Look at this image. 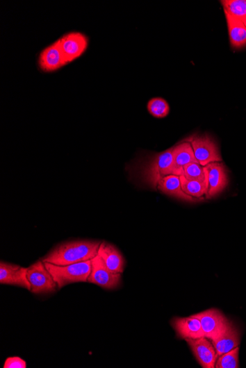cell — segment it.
<instances>
[{
	"label": "cell",
	"instance_id": "6da1fadb",
	"mask_svg": "<svg viewBox=\"0 0 246 368\" xmlns=\"http://www.w3.org/2000/svg\"><path fill=\"white\" fill-rule=\"evenodd\" d=\"M101 244L91 240L71 241L56 246L42 261L65 266L91 260L97 256Z\"/></svg>",
	"mask_w": 246,
	"mask_h": 368
},
{
	"label": "cell",
	"instance_id": "7a4b0ae2",
	"mask_svg": "<svg viewBox=\"0 0 246 368\" xmlns=\"http://www.w3.org/2000/svg\"><path fill=\"white\" fill-rule=\"evenodd\" d=\"M173 150L174 147H172L161 153L147 156L142 160L136 172L139 180L142 183L157 189L158 181L164 176L172 174Z\"/></svg>",
	"mask_w": 246,
	"mask_h": 368
},
{
	"label": "cell",
	"instance_id": "3957f363",
	"mask_svg": "<svg viewBox=\"0 0 246 368\" xmlns=\"http://www.w3.org/2000/svg\"><path fill=\"white\" fill-rule=\"evenodd\" d=\"M47 269L53 276L58 290L76 283H88L91 273V260L60 266L44 262Z\"/></svg>",
	"mask_w": 246,
	"mask_h": 368
},
{
	"label": "cell",
	"instance_id": "277c9868",
	"mask_svg": "<svg viewBox=\"0 0 246 368\" xmlns=\"http://www.w3.org/2000/svg\"><path fill=\"white\" fill-rule=\"evenodd\" d=\"M28 278L31 284V292L33 294H47L58 290L57 283L45 264L40 260L28 268Z\"/></svg>",
	"mask_w": 246,
	"mask_h": 368
},
{
	"label": "cell",
	"instance_id": "5b68a950",
	"mask_svg": "<svg viewBox=\"0 0 246 368\" xmlns=\"http://www.w3.org/2000/svg\"><path fill=\"white\" fill-rule=\"evenodd\" d=\"M92 269L88 283L106 290H114L121 283V274L110 271L99 255L91 260Z\"/></svg>",
	"mask_w": 246,
	"mask_h": 368
},
{
	"label": "cell",
	"instance_id": "8992f818",
	"mask_svg": "<svg viewBox=\"0 0 246 368\" xmlns=\"http://www.w3.org/2000/svg\"><path fill=\"white\" fill-rule=\"evenodd\" d=\"M193 315L201 321L205 337L211 340L222 334L229 324L222 313L214 309Z\"/></svg>",
	"mask_w": 246,
	"mask_h": 368
},
{
	"label": "cell",
	"instance_id": "52a82bcc",
	"mask_svg": "<svg viewBox=\"0 0 246 368\" xmlns=\"http://www.w3.org/2000/svg\"><path fill=\"white\" fill-rule=\"evenodd\" d=\"M190 144L195 157L201 166L204 167L211 162L222 161L218 148L210 136L194 137Z\"/></svg>",
	"mask_w": 246,
	"mask_h": 368
},
{
	"label": "cell",
	"instance_id": "ba28073f",
	"mask_svg": "<svg viewBox=\"0 0 246 368\" xmlns=\"http://www.w3.org/2000/svg\"><path fill=\"white\" fill-rule=\"evenodd\" d=\"M68 62L81 57L88 47V37L80 32H71L58 40Z\"/></svg>",
	"mask_w": 246,
	"mask_h": 368
},
{
	"label": "cell",
	"instance_id": "9c48e42d",
	"mask_svg": "<svg viewBox=\"0 0 246 368\" xmlns=\"http://www.w3.org/2000/svg\"><path fill=\"white\" fill-rule=\"evenodd\" d=\"M204 167L208 176V190L206 196L213 198L222 192L227 186V171L221 162H211Z\"/></svg>",
	"mask_w": 246,
	"mask_h": 368
},
{
	"label": "cell",
	"instance_id": "30bf717a",
	"mask_svg": "<svg viewBox=\"0 0 246 368\" xmlns=\"http://www.w3.org/2000/svg\"><path fill=\"white\" fill-rule=\"evenodd\" d=\"M195 358L204 368L215 367L218 355L211 340L202 337L196 340H188Z\"/></svg>",
	"mask_w": 246,
	"mask_h": 368
},
{
	"label": "cell",
	"instance_id": "8fae6325",
	"mask_svg": "<svg viewBox=\"0 0 246 368\" xmlns=\"http://www.w3.org/2000/svg\"><path fill=\"white\" fill-rule=\"evenodd\" d=\"M27 272L28 268L2 261L0 263V283L18 286L31 291V286Z\"/></svg>",
	"mask_w": 246,
	"mask_h": 368
},
{
	"label": "cell",
	"instance_id": "7c38bea8",
	"mask_svg": "<svg viewBox=\"0 0 246 368\" xmlns=\"http://www.w3.org/2000/svg\"><path fill=\"white\" fill-rule=\"evenodd\" d=\"M67 65L58 41L44 48L40 54L39 65L44 72H55Z\"/></svg>",
	"mask_w": 246,
	"mask_h": 368
},
{
	"label": "cell",
	"instance_id": "4fadbf2b",
	"mask_svg": "<svg viewBox=\"0 0 246 368\" xmlns=\"http://www.w3.org/2000/svg\"><path fill=\"white\" fill-rule=\"evenodd\" d=\"M197 161L190 142L179 144L174 147L173 163L171 167V174L177 176L183 175V169L188 165Z\"/></svg>",
	"mask_w": 246,
	"mask_h": 368
},
{
	"label": "cell",
	"instance_id": "5bb4252c",
	"mask_svg": "<svg viewBox=\"0 0 246 368\" xmlns=\"http://www.w3.org/2000/svg\"><path fill=\"white\" fill-rule=\"evenodd\" d=\"M173 326L178 335L186 340L205 337L201 321L194 315L188 317V318L176 319L173 321Z\"/></svg>",
	"mask_w": 246,
	"mask_h": 368
},
{
	"label": "cell",
	"instance_id": "9a60e30c",
	"mask_svg": "<svg viewBox=\"0 0 246 368\" xmlns=\"http://www.w3.org/2000/svg\"><path fill=\"white\" fill-rule=\"evenodd\" d=\"M211 341L218 357L238 347L240 342L237 328L230 322L225 331Z\"/></svg>",
	"mask_w": 246,
	"mask_h": 368
},
{
	"label": "cell",
	"instance_id": "2e32d148",
	"mask_svg": "<svg viewBox=\"0 0 246 368\" xmlns=\"http://www.w3.org/2000/svg\"><path fill=\"white\" fill-rule=\"evenodd\" d=\"M98 255L101 256L106 267L116 274H122L124 271L125 260L121 253L113 245L106 242L101 244Z\"/></svg>",
	"mask_w": 246,
	"mask_h": 368
},
{
	"label": "cell",
	"instance_id": "e0dca14e",
	"mask_svg": "<svg viewBox=\"0 0 246 368\" xmlns=\"http://www.w3.org/2000/svg\"><path fill=\"white\" fill-rule=\"evenodd\" d=\"M157 189L163 194L186 201H195V199L188 196L183 192L181 188L180 176L177 175H167L163 177L158 183Z\"/></svg>",
	"mask_w": 246,
	"mask_h": 368
},
{
	"label": "cell",
	"instance_id": "ac0fdd59",
	"mask_svg": "<svg viewBox=\"0 0 246 368\" xmlns=\"http://www.w3.org/2000/svg\"><path fill=\"white\" fill-rule=\"evenodd\" d=\"M224 12L231 47L233 49H242L246 47V27L240 20Z\"/></svg>",
	"mask_w": 246,
	"mask_h": 368
},
{
	"label": "cell",
	"instance_id": "d6986e66",
	"mask_svg": "<svg viewBox=\"0 0 246 368\" xmlns=\"http://www.w3.org/2000/svg\"><path fill=\"white\" fill-rule=\"evenodd\" d=\"M220 3L224 12L240 20L246 27V0H223Z\"/></svg>",
	"mask_w": 246,
	"mask_h": 368
},
{
	"label": "cell",
	"instance_id": "ffe728a7",
	"mask_svg": "<svg viewBox=\"0 0 246 368\" xmlns=\"http://www.w3.org/2000/svg\"><path fill=\"white\" fill-rule=\"evenodd\" d=\"M180 182L183 192L194 199L202 198L207 193V184L188 181L183 175L180 176Z\"/></svg>",
	"mask_w": 246,
	"mask_h": 368
},
{
	"label": "cell",
	"instance_id": "44dd1931",
	"mask_svg": "<svg viewBox=\"0 0 246 368\" xmlns=\"http://www.w3.org/2000/svg\"><path fill=\"white\" fill-rule=\"evenodd\" d=\"M183 176L188 181H199L208 185L206 170L198 162L190 163L184 167Z\"/></svg>",
	"mask_w": 246,
	"mask_h": 368
},
{
	"label": "cell",
	"instance_id": "7402d4cb",
	"mask_svg": "<svg viewBox=\"0 0 246 368\" xmlns=\"http://www.w3.org/2000/svg\"><path fill=\"white\" fill-rule=\"evenodd\" d=\"M147 110L151 115L158 119L166 117L170 112V107L167 101L160 97L151 99L147 103Z\"/></svg>",
	"mask_w": 246,
	"mask_h": 368
},
{
	"label": "cell",
	"instance_id": "603a6c76",
	"mask_svg": "<svg viewBox=\"0 0 246 368\" xmlns=\"http://www.w3.org/2000/svg\"><path fill=\"white\" fill-rule=\"evenodd\" d=\"M217 368H238L239 346L219 357L216 362Z\"/></svg>",
	"mask_w": 246,
	"mask_h": 368
},
{
	"label": "cell",
	"instance_id": "cb8c5ba5",
	"mask_svg": "<svg viewBox=\"0 0 246 368\" xmlns=\"http://www.w3.org/2000/svg\"><path fill=\"white\" fill-rule=\"evenodd\" d=\"M4 368H26V361L18 357L8 358L3 365Z\"/></svg>",
	"mask_w": 246,
	"mask_h": 368
}]
</instances>
